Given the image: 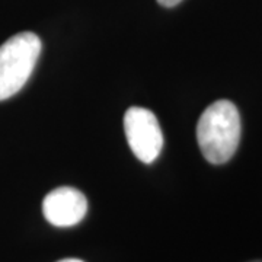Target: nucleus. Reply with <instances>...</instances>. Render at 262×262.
Instances as JSON below:
<instances>
[{
	"label": "nucleus",
	"instance_id": "obj_5",
	"mask_svg": "<svg viewBox=\"0 0 262 262\" xmlns=\"http://www.w3.org/2000/svg\"><path fill=\"white\" fill-rule=\"evenodd\" d=\"M182 0H158V3L165 6V8H175Z\"/></svg>",
	"mask_w": 262,
	"mask_h": 262
},
{
	"label": "nucleus",
	"instance_id": "obj_7",
	"mask_svg": "<svg viewBox=\"0 0 262 262\" xmlns=\"http://www.w3.org/2000/svg\"><path fill=\"white\" fill-rule=\"evenodd\" d=\"M251 262H262V261H251Z\"/></svg>",
	"mask_w": 262,
	"mask_h": 262
},
{
	"label": "nucleus",
	"instance_id": "obj_4",
	"mask_svg": "<svg viewBox=\"0 0 262 262\" xmlns=\"http://www.w3.org/2000/svg\"><path fill=\"white\" fill-rule=\"evenodd\" d=\"M42 213L50 225L72 227L84 219L88 213V200L83 192L73 187L56 188L44 198Z\"/></svg>",
	"mask_w": 262,
	"mask_h": 262
},
{
	"label": "nucleus",
	"instance_id": "obj_6",
	"mask_svg": "<svg viewBox=\"0 0 262 262\" xmlns=\"http://www.w3.org/2000/svg\"><path fill=\"white\" fill-rule=\"evenodd\" d=\"M58 262H83L80 261V259H75V258H67V259H61V261Z\"/></svg>",
	"mask_w": 262,
	"mask_h": 262
},
{
	"label": "nucleus",
	"instance_id": "obj_3",
	"mask_svg": "<svg viewBox=\"0 0 262 262\" xmlns=\"http://www.w3.org/2000/svg\"><path fill=\"white\" fill-rule=\"evenodd\" d=\"M124 131L131 151L143 163H153L163 147V134L156 115L141 106H131L124 115Z\"/></svg>",
	"mask_w": 262,
	"mask_h": 262
},
{
	"label": "nucleus",
	"instance_id": "obj_2",
	"mask_svg": "<svg viewBox=\"0 0 262 262\" xmlns=\"http://www.w3.org/2000/svg\"><path fill=\"white\" fill-rule=\"evenodd\" d=\"M41 39L34 32H19L0 46V101L16 95L32 75L41 54Z\"/></svg>",
	"mask_w": 262,
	"mask_h": 262
},
{
	"label": "nucleus",
	"instance_id": "obj_1",
	"mask_svg": "<svg viewBox=\"0 0 262 262\" xmlns=\"http://www.w3.org/2000/svg\"><path fill=\"white\" fill-rule=\"evenodd\" d=\"M242 134L236 105L220 99L207 106L196 124V141L203 156L213 165H223L233 158Z\"/></svg>",
	"mask_w": 262,
	"mask_h": 262
}]
</instances>
